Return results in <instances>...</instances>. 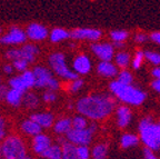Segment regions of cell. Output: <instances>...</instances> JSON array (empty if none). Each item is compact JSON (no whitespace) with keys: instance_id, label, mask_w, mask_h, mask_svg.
Wrapping results in <instances>:
<instances>
[{"instance_id":"cell-33","label":"cell","mask_w":160,"mask_h":159,"mask_svg":"<svg viewBox=\"0 0 160 159\" xmlns=\"http://www.w3.org/2000/svg\"><path fill=\"white\" fill-rule=\"evenodd\" d=\"M9 86L12 88V89L20 90V91H22V92H26V90L28 89V88L26 87V85H25V82H23L22 78H21V76L11 78V79L9 80Z\"/></svg>"},{"instance_id":"cell-48","label":"cell","mask_w":160,"mask_h":159,"mask_svg":"<svg viewBox=\"0 0 160 159\" xmlns=\"http://www.w3.org/2000/svg\"><path fill=\"white\" fill-rule=\"evenodd\" d=\"M3 71H5L6 74H11V72H12V66L5 65L3 66Z\"/></svg>"},{"instance_id":"cell-51","label":"cell","mask_w":160,"mask_h":159,"mask_svg":"<svg viewBox=\"0 0 160 159\" xmlns=\"http://www.w3.org/2000/svg\"><path fill=\"white\" fill-rule=\"evenodd\" d=\"M68 108H69V109H72V108H73V104H72V102H69V105H68Z\"/></svg>"},{"instance_id":"cell-40","label":"cell","mask_w":160,"mask_h":159,"mask_svg":"<svg viewBox=\"0 0 160 159\" xmlns=\"http://www.w3.org/2000/svg\"><path fill=\"white\" fill-rule=\"evenodd\" d=\"M60 87V84L59 81H58L57 79H55V78H52V79L50 80L49 85H48V89L49 90H52V91H55V90H58Z\"/></svg>"},{"instance_id":"cell-5","label":"cell","mask_w":160,"mask_h":159,"mask_svg":"<svg viewBox=\"0 0 160 159\" xmlns=\"http://www.w3.org/2000/svg\"><path fill=\"white\" fill-rule=\"evenodd\" d=\"M49 65L52 71L65 80L72 81L79 78V75L67 66L66 56L62 52H53L49 56Z\"/></svg>"},{"instance_id":"cell-3","label":"cell","mask_w":160,"mask_h":159,"mask_svg":"<svg viewBox=\"0 0 160 159\" xmlns=\"http://www.w3.org/2000/svg\"><path fill=\"white\" fill-rule=\"evenodd\" d=\"M140 141L147 149L157 151L160 149V125L155 122L152 117L146 116L138 125Z\"/></svg>"},{"instance_id":"cell-1","label":"cell","mask_w":160,"mask_h":159,"mask_svg":"<svg viewBox=\"0 0 160 159\" xmlns=\"http://www.w3.org/2000/svg\"><path fill=\"white\" fill-rule=\"evenodd\" d=\"M117 99L111 94L96 92L83 96L76 102V110L92 121H101L116 110Z\"/></svg>"},{"instance_id":"cell-18","label":"cell","mask_w":160,"mask_h":159,"mask_svg":"<svg viewBox=\"0 0 160 159\" xmlns=\"http://www.w3.org/2000/svg\"><path fill=\"white\" fill-rule=\"evenodd\" d=\"M71 129H72V119L68 117L57 120L53 125V130L59 136H66Z\"/></svg>"},{"instance_id":"cell-7","label":"cell","mask_w":160,"mask_h":159,"mask_svg":"<svg viewBox=\"0 0 160 159\" xmlns=\"http://www.w3.org/2000/svg\"><path fill=\"white\" fill-rule=\"evenodd\" d=\"M93 135L95 132L91 131L89 128L87 129H73L72 128L65 137L68 141L75 146H88L92 141Z\"/></svg>"},{"instance_id":"cell-42","label":"cell","mask_w":160,"mask_h":159,"mask_svg":"<svg viewBox=\"0 0 160 159\" xmlns=\"http://www.w3.org/2000/svg\"><path fill=\"white\" fill-rule=\"evenodd\" d=\"M143 158L145 159H158V157L155 155V151L145 148V150H143Z\"/></svg>"},{"instance_id":"cell-16","label":"cell","mask_w":160,"mask_h":159,"mask_svg":"<svg viewBox=\"0 0 160 159\" xmlns=\"http://www.w3.org/2000/svg\"><path fill=\"white\" fill-rule=\"evenodd\" d=\"M51 139H50V137L47 136L45 134H39L37 136L33 137L32 139V150L35 154L37 155H41L43 151L49 148L51 146Z\"/></svg>"},{"instance_id":"cell-52","label":"cell","mask_w":160,"mask_h":159,"mask_svg":"<svg viewBox=\"0 0 160 159\" xmlns=\"http://www.w3.org/2000/svg\"><path fill=\"white\" fill-rule=\"evenodd\" d=\"M23 159H32V158H31V157H29V156H26Z\"/></svg>"},{"instance_id":"cell-8","label":"cell","mask_w":160,"mask_h":159,"mask_svg":"<svg viewBox=\"0 0 160 159\" xmlns=\"http://www.w3.org/2000/svg\"><path fill=\"white\" fill-rule=\"evenodd\" d=\"M91 51L93 52V55L100 59V61H112L115 58V52L116 48L113 44L110 42H96L91 45Z\"/></svg>"},{"instance_id":"cell-24","label":"cell","mask_w":160,"mask_h":159,"mask_svg":"<svg viewBox=\"0 0 160 159\" xmlns=\"http://www.w3.org/2000/svg\"><path fill=\"white\" fill-rule=\"evenodd\" d=\"M61 147H62V159H80L77 154V146L67 140Z\"/></svg>"},{"instance_id":"cell-32","label":"cell","mask_w":160,"mask_h":159,"mask_svg":"<svg viewBox=\"0 0 160 159\" xmlns=\"http://www.w3.org/2000/svg\"><path fill=\"white\" fill-rule=\"evenodd\" d=\"M89 124L85 116L79 115L72 118V128L73 129H87Z\"/></svg>"},{"instance_id":"cell-36","label":"cell","mask_w":160,"mask_h":159,"mask_svg":"<svg viewBox=\"0 0 160 159\" xmlns=\"http://www.w3.org/2000/svg\"><path fill=\"white\" fill-rule=\"evenodd\" d=\"M77 154L80 159H90L91 150L88 146H77Z\"/></svg>"},{"instance_id":"cell-43","label":"cell","mask_w":160,"mask_h":159,"mask_svg":"<svg viewBox=\"0 0 160 159\" xmlns=\"http://www.w3.org/2000/svg\"><path fill=\"white\" fill-rule=\"evenodd\" d=\"M150 87H151L152 90H155L156 92L160 94V79H153L151 81V84H150Z\"/></svg>"},{"instance_id":"cell-34","label":"cell","mask_w":160,"mask_h":159,"mask_svg":"<svg viewBox=\"0 0 160 159\" xmlns=\"http://www.w3.org/2000/svg\"><path fill=\"white\" fill-rule=\"evenodd\" d=\"M21 78H22L23 82H25L26 87L29 89V88L35 87L36 84V78L35 75H33V71H30V70H26L25 72H22L21 75Z\"/></svg>"},{"instance_id":"cell-37","label":"cell","mask_w":160,"mask_h":159,"mask_svg":"<svg viewBox=\"0 0 160 159\" xmlns=\"http://www.w3.org/2000/svg\"><path fill=\"white\" fill-rule=\"evenodd\" d=\"M150 39V36H148L146 33H137L133 36V41L138 45H142V44H146L148 40Z\"/></svg>"},{"instance_id":"cell-49","label":"cell","mask_w":160,"mask_h":159,"mask_svg":"<svg viewBox=\"0 0 160 159\" xmlns=\"http://www.w3.org/2000/svg\"><path fill=\"white\" fill-rule=\"evenodd\" d=\"M6 137V131H0V141Z\"/></svg>"},{"instance_id":"cell-14","label":"cell","mask_w":160,"mask_h":159,"mask_svg":"<svg viewBox=\"0 0 160 159\" xmlns=\"http://www.w3.org/2000/svg\"><path fill=\"white\" fill-rule=\"evenodd\" d=\"M26 33H27V37L31 40H35V41H40V40H43L48 37V29L45 26L40 25V23H30L28 26L27 30H26Z\"/></svg>"},{"instance_id":"cell-11","label":"cell","mask_w":160,"mask_h":159,"mask_svg":"<svg viewBox=\"0 0 160 159\" xmlns=\"http://www.w3.org/2000/svg\"><path fill=\"white\" fill-rule=\"evenodd\" d=\"M27 38V33L23 30L17 27H12L7 35L0 38V44H2V45H19V44H23Z\"/></svg>"},{"instance_id":"cell-13","label":"cell","mask_w":160,"mask_h":159,"mask_svg":"<svg viewBox=\"0 0 160 159\" xmlns=\"http://www.w3.org/2000/svg\"><path fill=\"white\" fill-rule=\"evenodd\" d=\"M32 71H33V75H35V78H36L35 87H37V88L48 87L50 80L53 78L52 72L50 71L49 69H47V68L41 67V66L35 67V69H33Z\"/></svg>"},{"instance_id":"cell-15","label":"cell","mask_w":160,"mask_h":159,"mask_svg":"<svg viewBox=\"0 0 160 159\" xmlns=\"http://www.w3.org/2000/svg\"><path fill=\"white\" fill-rule=\"evenodd\" d=\"M97 72L103 78H117L119 68L112 61H100L97 65Z\"/></svg>"},{"instance_id":"cell-17","label":"cell","mask_w":160,"mask_h":159,"mask_svg":"<svg viewBox=\"0 0 160 159\" xmlns=\"http://www.w3.org/2000/svg\"><path fill=\"white\" fill-rule=\"evenodd\" d=\"M30 119L37 122L41 128H50L55 125V116L51 112H36L30 116Z\"/></svg>"},{"instance_id":"cell-29","label":"cell","mask_w":160,"mask_h":159,"mask_svg":"<svg viewBox=\"0 0 160 159\" xmlns=\"http://www.w3.org/2000/svg\"><path fill=\"white\" fill-rule=\"evenodd\" d=\"M146 60L145 58V51L141 49H137L135 52V56H133L132 60H131V67L133 70H139L142 66L143 61Z\"/></svg>"},{"instance_id":"cell-25","label":"cell","mask_w":160,"mask_h":159,"mask_svg":"<svg viewBox=\"0 0 160 159\" xmlns=\"http://www.w3.org/2000/svg\"><path fill=\"white\" fill-rule=\"evenodd\" d=\"M108 156V145L105 142H100L93 146L91 149L92 159H106Z\"/></svg>"},{"instance_id":"cell-12","label":"cell","mask_w":160,"mask_h":159,"mask_svg":"<svg viewBox=\"0 0 160 159\" xmlns=\"http://www.w3.org/2000/svg\"><path fill=\"white\" fill-rule=\"evenodd\" d=\"M72 68L73 71L77 72L78 75H87V74H89L91 71L92 64H91V60L87 55L80 54L73 59Z\"/></svg>"},{"instance_id":"cell-39","label":"cell","mask_w":160,"mask_h":159,"mask_svg":"<svg viewBox=\"0 0 160 159\" xmlns=\"http://www.w3.org/2000/svg\"><path fill=\"white\" fill-rule=\"evenodd\" d=\"M42 99H43V101L47 102V104H51V102L56 101L57 96H56L55 91H52V90H48V91H46L45 94H43Z\"/></svg>"},{"instance_id":"cell-38","label":"cell","mask_w":160,"mask_h":159,"mask_svg":"<svg viewBox=\"0 0 160 159\" xmlns=\"http://www.w3.org/2000/svg\"><path fill=\"white\" fill-rule=\"evenodd\" d=\"M28 64L29 62L26 61V60L23 59H18V60H15L13 61V68L15 69H17L18 71H21V72H25L26 70H27L28 68Z\"/></svg>"},{"instance_id":"cell-20","label":"cell","mask_w":160,"mask_h":159,"mask_svg":"<svg viewBox=\"0 0 160 159\" xmlns=\"http://www.w3.org/2000/svg\"><path fill=\"white\" fill-rule=\"evenodd\" d=\"M21 130H22L25 134L29 135V136H37V135L41 134V130L42 128L39 126L36 121H33L32 119H26L21 124Z\"/></svg>"},{"instance_id":"cell-28","label":"cell","mask_w":160,"mask_h":159,"mask_svg":"<svg viewBox=\"0 0 160 159\" xmlns=\"http://www.w3.org/2000/svg\"><path fill=\"white\" fill-rule=\"evenodd\" d=\"M110 39L112 41V44L115 42H126L129 38V33L127 30H121V29H117V30H112L110 31Z\"/></svg>"},{"instance_id":"cell-26","label":"cell","mask_w":160,"mask_h":159,"mask_svg":"<svg viewBox=\"0 0 160 159\" xmlns=\"http://www.w3.org/2000/svg\"><path fill=\"white\" fill-rule=\"evenodd\" d=\"M70 38V33L63 28H55L50 33V40L52 42H59Z\"/></svg>"},{"instance_id":"cell-23","label":"cell","mask_w":160,"mask_h":159,"mask_svg":"<svg viewBox=\"0 0 160 159\" xmlns=\"http://www.w3.org/2000/svg\"><path fill=\"white\" fill-rule=\"evenodd\" d=\"M26 92H22L20 91V90H17V89H9L7 94V97H6V101L8 104H10L11 106L13 107H19L20 105L22 104V98H23V95Z\"/></svg>"},{"instance_id":"cell-9","label":"cell","mask_w":160,"mask_h":159,"mask_svg":"<svg viewBox=\"0 0 160 159\" xmlns=\"http://www.w3.org/2000/svg\"><path fill=\"white\" fill-rule=\"evenodd\" d=\"M101 37V30L95 28H76L72 31H70V38L73 40H88L98 42Z\"/></svg>"},{"instance_id":"cell-2","label":"cell","mask_w":160,"mask_h":159,"mask_svg":"<svg viewBox=\"0 0 160 159\" xmlns=\"http://www.w3.org/2000/svg\"><path fill=\"white\" fill-rule=\"evenodd\" d=\"M109 91L118 101L122 105L138 107L141 106L147 99L145 90L140 89L135 85H125L118 80H112L109 84Z\"/></svg>"},{"instance_id":"cell-10","label":"cell","mask_w":160,"mask_h":159,"mask_svg":"<svg viewBox=\"0 0 160 159\" xmlns=\"http://www.w3.org/2000/svg\"><path fill=\"white\" fill-rule=\"evenodd\" d=\"M116 124L120 129H125L132 120V111L127 105H120L116 108Z\"/></svg>"},{"instance_id":"cell-44","label":"cell","mask_w":160,"mask_h":159,"mask_svg":"<svg viewBox=\"0 0 160 159\" xmlns=\"http://www.w3.org/2000/svg\"><path fill=\"white\" fill-rule=\"evenodd\" d=\"M150 40L160 46V31H155L150 35Z\"/></svg>"},{"instance_id":"cell-47","label":"cell","mask_w":160,"mask_h":159,"mask_svg":"<svg viewBox=\"0 0 160 159\" xmlns=\"http://www.w3.org/2000/svg\"><path fill=\"white\" fill-rule=\"evenodd\" d=\"M116 49H119V50H123V47H125V42H115L113 44Z\"/></svg>"},{"instance_id":"cell-30","label":"cell","mask_w":160,"mask_h":159,"mask_svg":"<svg viewBox=\"0 0 160 159\" xmlns=\"http://www.w3.org/2000/svg\"><path fill=\"white\" fill-rule=\"evenodd\" d=\"M116 80L125 85H133V75L128 69H121L119 70Z\"/></svg>"},{"instance_id":"cell-55","label":"cell","mask_w":160,"mask_h":159,"mask_svg":"<svg viewBox=\"0 0 160 159\" xmlns=\"http://www.w3.org/2000/svg\"><path fill=\"white\" fill-rule=\"evenodd\" d=\"M0 33H1V29H0Z\"/></svg>"},{"instance_id":"cell-6","label":"cell","mask_w":160,"mask_h":159,"mask_svg":"<svg viewBox=\"0 0 160 159\" xmlns=\"http://www.w3.org/2000/svg\"><path fill=\"white\" fill-rule=\"evenodd\" d=\"M39 54V48L35 45L31 44H27V45L22 46L19 49H10L6 54V58L9 60H18V59H23L26 61L33 62L36 59V56Z\"/></svg>"},{"instance_id":"cell-4","label":"cell","mask_w":160,"mask_h":159,"mask_svg":"<svg viewBox=\"0 0 160 159\" xmlns=\"http://www.w3.org/2000/svg\"><path fill=\"white\" fill-rule=\"evenodd\" d=\"M2 146L3 159H23L27 156V148L22 139L18 136H8Z\"/></svg>"},{"instance_id":"cell-54","label":"cell","mask_w":160,"mask_h":159,"mask_svg":"<svg viewBox=\"0 0 160 159\" xmlns=\"http://www.w3.org/2000/svg\"><path fill=\"white\" fill-rule=\"evenodd\" d=\"M158 124H159V125H160V119H159V121H158Z\"/></svg>"},{"instance_id":"cell-53","label":"cell","mask_w":160,"mask_h":159,"mask_svg":"<svg viewBox=\"0 0 160 159\" xmlns=\"http://www.w3.org/2000/svg\"><path fill=\"white\" fill-rule=\"evenodd\" d=\"M0 85H1V78H0Z\"/></svg>"},{"instance_id":"cell-45","label":"cell","mask_w":160,"mask_h":159,"mask_svg":"<svg viewBox=\"0 0 160 159\" xmlns=\"http://www.w3.org/2000/svg\"><path fill=\"white\" fill-rule=\"evenodd\" d=\"M151 76H152L155 79H160V66L155 67L151 70Z\"/></svg>"},{"instance_id":"cell-22","label":"cell","mask_w":160,"mask_h":159,"mask_svg":"<svg viewBox=\"0 0 160 159\" xmlns=\"http://www.w3.org/2000/svg\"><path fill=\"white\" fill-rule=\"evenodd\" d=\"M40 157L43 159H62V147L59 144H52Z\"/></svg>"},{"instance_id":"cell-31","label":"cell","mask_w":160,"mask_h":159,"mask_svg":"<svg viewBox=\"0 0 160 159\" xmlns=\"http://www.w3.org/2000/svg\"><path fill=\"white\" fill-rule=\"evenodd\" d=\"M145 58L149 64L153 65L155 67L160 66V52L153 50H145Z\"/></svg>"},{"instance_id":"cell-46","label":"cell","mask_w":160,"mask_h":159,"mask_svg":"<svg viewBox=\"0 0 160 159\" xmlns=\"http://www.w3.org/2000/svg\"><path fill=\"white\" fill-rule=\"evenodd\" d=\"M0 131H6V121L1 116H0Z\"/></svg>"},{"instance_id":"cell-35","label":"cell","mask_w":160,"mask_h":159,"mask_svg":"<svg viewBox=\"0 0 160 159\" xmlns=\"http://www.w3.org/2000/svg\"><path fill=\"white\" fill-rule=\"evenodd\" d=\"M83 85H85V81H83V79H80V78H78V79L76 80H72V81L70 82L69 87H68V89H69L70 92H78L81 88L83 87Z\"/></svg>"},{"instance_id":"cell-27","label":"cell","mask_w":160,"mask_h":159,"mask_svg":"<svg viewBox=\"0 0 160 159\" xmlns=\"http://www.w3.org/2000/svg\"><path fill=\"white\" fill-rule=\"evenodd\" d=\"M22 105L26 108H29V109H35V108L38 107L39 105V99L32 92H26L23 95L22 98Z\"/></svg>"},{"instance_id":"cell-19","label":"cell","mask_w":160,"mask_h":159,"mask_svg":"<svg viewBox=\"0 0 160 159\" xmlns=\"http://www.w3.org/2000/svg\"><path fill=\"white\" fill-rule=\"evenodd\" d=\"M115 64L120 70L121 69H127L130 65H131V56L128 51L126 50H119L116 52L115 55Z\"/></svg>"},{"instance_id":"cell-50","label":"cell","mask_w":160,"mask_h":159,"mask_svg":"<svg viewBox=\"0 0 160 159\" xmlns=\"http://www.w3.org/2000/svg\"><path fill=\"white\" fill-rule=\"evenodd\" d=\"M0 159H3V154H2V146L0 145Z\"/></svg>"},{"instance_id":"cell-21","label":"cell","mask_w":160,"mask_h":159,"mask_svg":"<svg viewBox=\"0 0 160 159\" xmlns=\"http://www.w3.org/2000/svg\"><path fill=\"white\" fill-rule=\"evenodd\" d=\"M140 142L139 136L135 134H123L120 137V147L122 149H129V148H132L136 147Z\"/></svg>"},{"instance_id":"cell-41","label":"cell","mask_w":160,"mask_h":159,"mask_svg":"<svg viewBox=\"0 0 160 159\" xmlns=\"http://www.w3.org/2000/svg\"><path fill=\"white\" fill-rule=\"evenodd\" d=\"M8 91H9V89H8L7 86H5V85H0V101L6 100Z\"/></svg>"}]
</instances>
